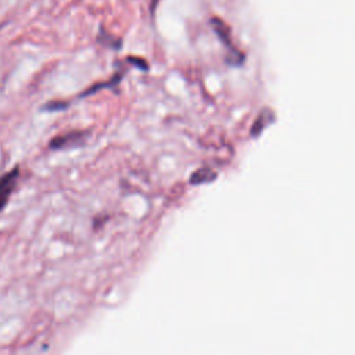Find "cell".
Returning <instances> with one entry per match:
<instances>
[{"instance_id": "6da1fadb", "label": "cell", "mask_w": 355, "mask_h": 355, "mask_svg": "<svg viewBox=\"0 0 355 355\" xmlns=\"http://www.w3.org/2000/svg\"><path fill=\"white\" fill-rule=\"evenodd\" d=\"M89 137H90V130H87V129L69 130V132L54 136L49 141V148L50 150H71V148L82 147L86 144Z\"/></svg>"}, {"instance_id": "7a4b0ae2", "label": "cell", "mask_w": 355, "mask_h": 355, "mask_svg": "<svg viewBox=\"0 0 355 355\" xmlns=\"http://www.w3.org/2000/svg\"><path fill=\"white\" fill-rule=\"evenodd\" d=\"M21 169L19 166H15L3 175H0V212L7 207L11 194L14 193L18 180H19Z\"/></svg>"}, {"instance_id": "3957f363", "label": "cell", "mask_w": 355, "mask_h": 355, "mask_svg": "<svg viewBox=\"0 0 355 355\" xmlns=\"http://www.w3.org/2000/svg\"><path fill=\"white\" fill-rule=\"evenodd\" d=\"M121 78H122V73L118 72V73H115L111 79H108V80H105V82H97V83H94V85H92V86H89V87H86L82 93H79L78 97H79V98H83V97H87V96H92V94L97 93L98 90L111 89V87H114V86H116V85L119 83Z\"/></svg>"}, {"instance_id": "277c9868", "label": "cell", "mask_w": 355, "mask_h": 355, "mask_svg": "<svg viewBox=\"0 0 355 355\" xmlns=\"http://www.w3.org/2000/svg\"><path fill=\"white\" fill-rule=\"evenodd\" d=\"M97 40L98 43H101L105 47H112V49H119L121 47V42L119 39H115L112 35H110L103 26H100L98 29V35H97Z\"/></svg>"}, {"instance_id": "5b68a950", "label": "cell", "mask_w": 355, "mask_h": 355, "mask_svg": "<svg viewBox=\"0 0 355 355\" xmlns=\"http://www.w3.org/2000/svg\"><path fill=\"white\" fill-rule=\"evenodd\" d=\"M67 107H68V103L64 100H50L44 105H42V110H44L47 112H53V111H62Z\"/></svg>"}]
</instances>
